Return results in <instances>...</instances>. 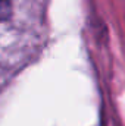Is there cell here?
Instances as JSON below:
<instances>
[{
  "mask_svg": "<svg viewBox=\"0 0 125 126\" xmlns=\"http://www.w3.org/2000/svg\"><path fill=\"white\" fill-rule=\"evenodd\" d=\"M12 13V3L10 0H0V22L6 21Z\"/></svg>",
  "mask_w": 125,
  "mask_h": 126,
  "instance_id": "1",
  "label": "cell"
}]
</instances>
